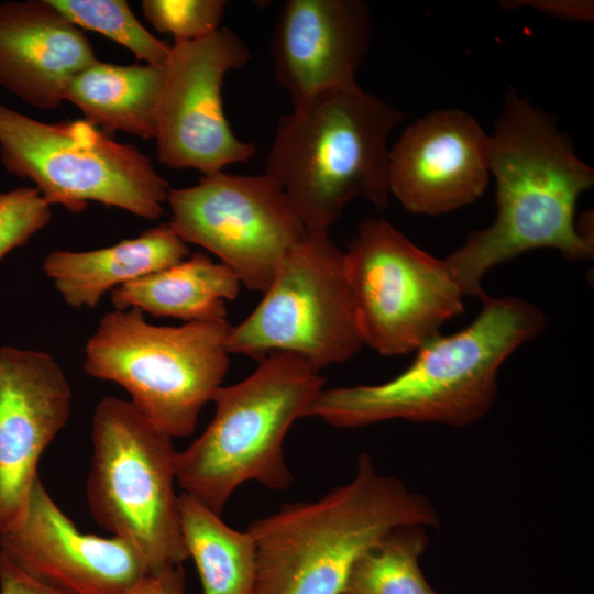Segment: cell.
<instances>
[{"label":"cell","mask_w":594,"mask_h":594,"mask_svg":"<svg viewBox=\"0 0 594 594\" xmlns=\"http://www.w3.org/2000/svg\"><path fill=\"white\" fill-rule=\"evenodd\" d=\"M0 594H67L33 579L0 550Z\"/></svg>","instance_id":"obj_26"},{"label":"cell","mask_w":594,"mask_h":594,"mask_svg":"<svg viewBox=\"0 0 594 594\" xmlns=\"http://www.w3.org/2000/svg\"><path fill=\"white\" fill-rule=\"evenodd\" d=\"M404 118L359 85L311 95L279 120L266 174L307 230L328 232L354 199L388 206L387 140Z\"/></svg>","instance_id":"obj_4"},{"label":"cell","mask_w":594,"mask_h":594,"mask_svg":"<svg viewBox=\"0 0 594 594\" xmlns=\"http://www.w3.org/2000/svg\"><path fill=\"white\" fill-rule=\"evenodd\" d=\"M123 594H186L183 565H177L158 573L147 574Z\"/></svg>","instance_id":"obj_27"},{"label":"cell","mask_w":594,"mask_h":594,"mask_svg":"<svg viewBox=\"0 0 594 594\" xmlns=\"http://www.w3.org/2000/svg\"><path fill=\"white\" fill-rule=\"evenodd\" d=\"M230 328L227 319L156 326L140 309H114L88 339L84 370L123 387L170 438L187 437L229 370Z\"/></svg>","instance_id":"obj_6"},{"label":"cell","mask_w":594,"mask_h":594,"mask_svg":"<svg viewBox=\"0 0 594 594\" xmlns=\"http://www.w3.org/2000/svg\"><path fill=\"white\" fill-rule=\"evenodd\" d=\"M0 550L33 579L67 594H123L148 574L131 542L80 532L40 476L22 519L0 534Z\"/></svg>","instance_id":"obj_13"},{"label":"cell","mask_w":594,"mask_h":594,"mask_svg":"<svg viewBox=\"0 0 594 594\" xmlns=\"http://www.w3.org/2000/svg\"><path fill=\"white\" fill-rule=\"evenodd\" d=\"M228 2L224 0H143L145 19L174 42L206 37L219 30Z\"/></svg>","instance_id":"obj_24"},{"label":"cell","mask_w":594,"mask_h":594,"mask_svg":"<svg viewBox=\"0 0 594 594\" xmlns=\"http://www.w3.org/2000/svg\"><path fill=\"white\" fill-rule=\"evenodd\" d=\"M326 378L304 358L273 352L244 380L215 394V415L205 431L175 455L176 483L221 515L233 492L255 481L283 491L294 481L283 446L292 425L305 417Z\"/></svg>","instance_id":"obj_5"},{"label":"cell","mask_w":594,"mask_h":594,"mask_svg":"<svg viewBox=\"0 0 594 594\" xmlns=\"http://www.w3.org/2000/svg\"><path fill=\"white\" fill-rule=\"evenodd\" d=\"M189 255L188 244L167 222L107 248L53 251L46 255L43 271L68 306L95 308L108 292Z\"/></svg>","instance_id":"obj_18"},{"label":"cell","mask_w":594,"mask_h":594,"mask_svg":"<svg viewBox=\"0 0 594 594\" xmlns=\"http://www.w3.org/2000/svg\"><path fill=\"white\" fill-rule=\"evenodd\" d=\"M428 543L422 525L394 529L356 560L342 594H439L419 565Z\"/></svg>","instance_id":"obj_22"},{"label":"cell","mask_w":594,"mask_h":594,"mask_svg":"<svg viewBox=\"0 0 594 594\" xmlns=\"http://www.w3.org/2000/svg\"><path fill=\"white\" fill-rule=\"evenodd\" d=\"M0 160L51 206L73 213L96 201L153 221L170 189L150 156L86 119L46 123L1 102Z\"/></svg>","instance_id":"obj_8"},{"label":"cell","mask_w":594,"mask_h":594,"mask_svg":"<svg viewBox=\"0 0 594 594\" xmlns=\"http://www.w3.org/2000/svg\"><path fill=\"white\" fill-rule=\"evenodd\" d=\"M491 141L496 218L443 258L462 294L481 300L487 296L486 272L524 252L551 248L570 261L594 254L593 235L574 222L576 201L594 184V170L556 120L509 91Z\"/></svg>","instance_id":"obj_1"},{"label":"cell","mask_w":594,"mask_h":594,"mask_svg":"<svg viewBox=\"0 0 594 594\" xmlns=\"http://www.w3.org/2000/svg\"><path fill=\"white\" fill-rule=\"evenodd\" d=\"M51 207L35 187L0 191V261L50 223Z\"/></svg>","instance_id":"obj_25"},{"label":"cell","mask_w":594,"mask_h":594,"mask_svg":"<svg viewBox=\"0 0 594 594\" xmlns=\"http://www.w3.org/2000/svg\"><path fill=\"white\" fill-rule=\"evenodd\" d=\"M226 344L229 354L257 361L273 352H292L319 372L361 350L343 251L328 232L306 231L256 308L231 326Z\"/></svg>","instance_id":"obj_9"},{"label":"cell","mask_w":594,"mask_h":594,"mask_svg":"<svg viewBox=\"0 0 594 594\" xmlns=\"http://www.w3.org/2000/svg\"><path fill=\"white\" fill-rule=\"evenodd\" d=\"M98 58L50 0L0 3V86L42 110L65 101L73 77Z\"/></svg>","instance_id":"obj_17"},{"label":"cell","mask_w":594,"mask_h":594,"mask_svg":"<svg viewBox=\"0 0 594 594\" xmlns=\"http://www.w3.org/2000/svg\"><path fill=\"white\" fill-rule=\"evenodd\" d=\"M464 329L438 336L411 364L381 384L321 389L305 417L339 428L389 420L464 427L482 419L497 396V374L520 345L546 327L543 312L514 296L482 300Z\"/></svg>","instance_id":"obj_2"},{"label":"cell","mask_w":594,"mask_h":594,"mask_svg":"<svg viewBox=\"0 0 594 594\" xmlns=\"http://www.w3.org/2000/svg\"><path fill=\"white\" fill-rule=\"evenodd\" d=\"M92 454L86 493L95 521L131 542L148 574L188 559L178 495L173 438L130 400L105 397L91 421Z\"/></svg>","instance_id":"obj_7"},{"label":"cell","mask_w":594,"mask_h":594,"mask_svg":"<svg viewBox=\"0 0 594 594\" xmlns=\"http://www.w3.org/2000/svg\"><path fill=\"white\" fill-rule=\"evenodd\" d=\"M343 268L363 345L382 355L417 351L463 312V294L443 258L383 219L362 222Z\"/></svg>","instance_id":"obj_10"},{"label":"cell","mask_w":594,"mask_h":594,"mask_svg":"<svg viewBox=\"0 0 594 594\" xmlns=\"http://www.w3.org/2000/svg\"><path fill=\"white\" fill-rule=\"evenodd\" d=\"M491 147V136L465 111L431 112L409 125L389 151V193L420 215L470 205L487 186Z\"/></svg>","instance_id":"obj_15"},{"label":"cell","mask_w":594,"mask_h":594,"mask_svg":"<svg viewBox=\"0 0 594 594\" xmlns=\"http://www.w3.org/2000/svg\"><path fill=\"white\" fill-rule=\"evenodd\" d=\"M72 389L53 355L0 348V534L23 517L47 446L66 426Z\"/></svg>","instance_id":"obj_14"},{"label":"cell","mask_w":594,"mask_h":594,"mask_svg":"<svg viewBox=\"0 0 594 594\" xmlns=\"http://www.w3.org/2000/svg\"><path fill=\"white\" fill-rule=\"evenodd\" d=\"M80 30L102 34L130 50L139 61L165 65L170 45L150 33L124 0H50Z\"/></svg>","instance_id":"obj_23"},{"label":"cell","mask_w":594,"mask_h":594,"mask_svg":"<svg viewBox=\"0 0 594 594\" xmlns=\"http://www.w3.org/2000/svg\"><path fill=\"white\" fill-rule=\"evenodd\" d=\"M178 506L188 558L195 562L204 594H253L257 556L250 531L231 528L186 493H179Z\"/></svg>","instance_id":"obj_21"},{"label":"cell","mask_w":594,"mask_h":594,"mask_svg":"<svg viewBox=\"0 0 594 594\" xmlns=\"http://www.w3.org/2000/svg\"><path fill=\"white\" fill-rule=\"evenodd\" d=\"M235 274L202 252L111 292L117 310L140 309L185 322L227 319V301L240 292Z\"/></svg>","instance_id":"obj_19"},{"label":"cell","mask_w":594,"mask_h":594,"mask_svg":"<svg viewBox=\"0 0 594 594\" xmlns=\"http://www.w3.org/2000/svg\"><path fill=\"white\" fill-rule=\"evenodd\" d=\"M168 224L229 267L245 288L264 293L307 229L279 184L263 175L222 172L170 188Z\"/></svg>","instance_id":"obj_11"},{"label":"cell","mask_w":594,"mask_h":594,"mask_svg":"<svg viewBox=\"0 0 594 594\" xmlns=\"http://www.w3.org/2000/svg\"><path fill=\"white\" fill-rule=\"evenodd\" d=\"M370 34L364 1L287 0L272 35L274 76L292 103L320 91L358 86Z\"/></svg>","instance_id":"obj_16"},{"label":"cell","mask_w":594,"mask_h":594,"mask_svg":"<svg viewBox=\"0 0 594 594\" xmlns=\"http://www.w3.org/2000/svg\"><path fill=\"white\" fill-rule=\"evenodd\" d=\"M438 521L427 497L380 474L362 453L349 483L249 525L257 556L253 594H342L356 560L386 535Z\"/></svg>","instance_id":"obj_3"},{"label":"cell","mask_w":594,"mask_h":594,"mask_svg":"<svg viewBox=\"0 0 594 594\" xmlns=\"http://www.w3.org/2000/svg\"><path fill=\"white\" fill-rule=\"evenodd\" d=\"M164 80L165 65L97 59L73 77L65 100L108 133L121 131L154 139Z\"/></svg>","instance_id":"obj_20"},{"label":"cell","mask_w":594,"mask_h":594,"mask_svg":"<svg viewBox=\"0 0 594 594\" xmlns=\"http://www.w3.org/2000/svg\"><path fill=\"white\" fill-rule=\"evenodd\" d=\"M250 59L248 45L227 28L170 45L154 138L162 164L209 175L254 156L255 145L233 133L222 103L226 75Z\"/></svg>","instance_id":"obj_12"},{"label":"cell","mask_w":594,"mask_h":594,"mask_svg":"<svg viewBox=\"0 0 594 594\" xmlns=\"http://www.w3.org/2000/svg\"><path fill=\"white\" fill-rule=\"evenodd\" d=\"M527 6L556 16L590 21L593 19V2L574 0H536L527 1Z\"/></svg>","instance_id":"obj_28"}]
</instances>
